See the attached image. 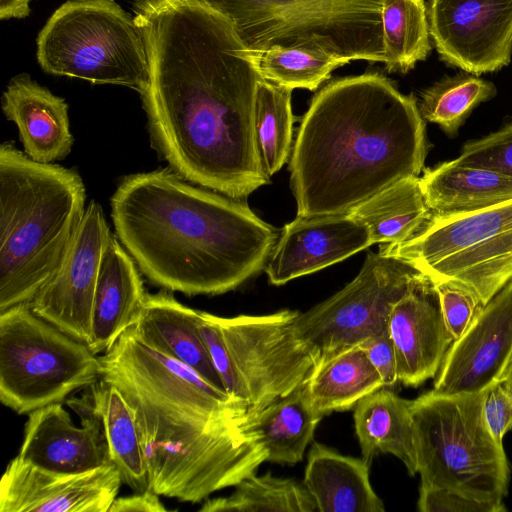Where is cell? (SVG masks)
Masks as SVG:
<instances>
[{
    "label": "cell",
    "mask_w": 512,
    "mask_h": 512,
    "mask_svg": "<svg viewBox=\"0 0 512 512\" xmlns=\"http://www.w3.org/2000/svg\"><path fill=\"white\" fill-rule=\"evenodd\" d=\"M134 20L149 63V131L174 172L237 200L269 183L254 130L261 77L231 24L193 0H139Z\"/></svg>",
    "instance_id": "1"
},
{
    "label": "cell",
    "mask_w": 512,
    "mask_h": 512,
    "mask_svg": "<svg viewBox=\"0 0 512 512\" xmlns=\"http://www.w3.org/2000/svg\"><path fill=\"white\" fill-rule=\"evenodd\" d=\"M99 359L101 378L133 410L149 487L158 495L200 503L267 461L259 437L244 427L245 403L150 348L131 328Z\"/></svg>",
    "instance_id": "2"
},
{
    "label": "cell",
    "mask_w": 512,
    "mask_h": 512,
    "mask_svg": "<svg viewBox=\"0 0 512 512\" xmlns=\"http://www.w3.org/2000/svg\"><path fill=\"white\" fill-rule=\"evenodd\" d=\"M429 143L413 94L379 72L333 79L312 98L292 147L297 216L347 213L419 176Z\"/></svg>",
    "instance_id": "3"
},
{
    "label": "cell",
    "mask_w": 512,
    "mask_h": 512,
    "mask_svg": "<svg viewBox=\"0 0 512 512\" xmlns=\"http://www.w3.org/2000/svg\"><path fill=\"white\" fill-rule=\"evenodd\" d=\"M111 217L140 271L189 296L242 285L265 268L279 235L244 203L167 169L126 177L111 198Z\"/></svg>",
    "instance_id": "4"
},
{
    "label": "cell",
    "mask_w": 512,
    "mask_h": 512,
    "mask_svg": "<svg viewBox=\"0 0 512 512\" xmlns=\"http://www.w3.org/2000/svg\"><path fill=\"white\" fill-rule=\"evenodd\" d=\"M78 173L0 147V313L28 304L63 262L85 214Z\"/></svg>",
    "instance_id": "5"
},
{
    "label": "cell",
    "mask_w": 512,
    "mask_h": 512,
    "mask_svg": "<svg viewBox=\"0 0 512 512\" xmlns=\"http://www.w3.org/2000/svg\"><path fill=\"white\" fill-rule=\"evenodd\" d=\"M224 17L249 50L274 46L329 54L345 64L384 62L381 0H193Z\"/></svg>",
    "instance_id": "6"
},
{
    "label": "cell",
    "mask_w": 512,
    "mask_h": 512,
    "mask_svg": "<svg viewBox=\"0 0 512 512\" xmlns=\"http://www.w3.org/2000/svg\"><path fill=\"white\" fill-rule=\"evenodd\" d=\"M484 393L444 395L431 390L412 400L420 485L503 503L510 469L503 445L485 421Z\"/></svg>",
    "instance_id": "7"
},
{
    "label": "cell",
    "mask_w": 512,
    "mask_h": 512,
    "mask_svg": "<svg viewBox=\"0 0 512 512\" xmlns=\"http://www.w3.org/2000/svg\"><path fill=\"white\" fill-rule=\"evenodd\" d=\"M298 311L219 317L200 311V329L227 393L247 417L287 396L309 376L316 356L294 330Z\"/></svg>",
    "instance_id": "8"
},
{
    "label": "cell",
    "mask_w": 512,
    "mask_h": 512,
    "mask_svg": "<svg viewBox=\"0 0 512 512\" xmlns=\"http://www.w3.org/2000/svg\"><path fill=\"white\" fill-rule=\"evenodd\" d=\"M37 60L53 75L116 84L142 95L149 82L143 36L114 0H69L37 38Z\"/></svg>",
    "instance_id": "9"
},
{
    "label": "cell",
    "mask_w": 512,
    "mask_h": 512,
    "mask_svg": "<svg viewBox=\"0 0 512 512\" xmlns=\"http://www.w3.org/2000/svg\"><path fill=\"white\" fill-rule=\"evenodd\" d=\"M378 253L407 262L432 281L459 282L486 305L512 279V199L474 211L431 214L412 238L382 244Z\"/></svg>",
    "instance_id": "10"
},
{
    "label": "cell",
    "mask_w": 512,
    "mask_h": 512,
    "mask_svg": "<svg viewBox=\"0 0 512 512\" xmlns=\"http://www.w3.org/2000/svg\"><path fill=\"white\" fill-rule=\"evenodd\" d=\"M100 369L86 343L37 316L29 304L0 313V400L17 414L62 403L96 383Z\"/></svg>",
    "instance_id": "11"
},
{
    "label": "cell",
    "mask_w": 512,
    "mask_h": 512,
    "mask_svg": "<svg viewBox=\"0 0 512 512\" xmlns=\"http://www.w3.org/2000/svg\"><path fill=\"white\" fill-rule=\"evenodd\" d=\"M422 275L398 258L369 252L343 289L294 319L297 337L317 361L388 329L395 303Z\"/></svg>",
    "instance_id": "12"
},
{
    "label": "cell",
    "mask_w": 512,
    "mask_h": 512,
    "mask_svg": "<svg viewBox=\"0 0 512 512\" xmlns=\"http://www.w3.org/2000/svg\"><path fill=\"white\" fill-rule=\"evenodd\" d=\"M430 36L448 66L482 75L512 57V0H428Z\"/></svg>",
    "instance_id": "13"
},
{
    "label": "cell",
    "mask_w": 512,
    "mask_h": 512,
    "mask_svg": "<svg viewBox=\"0 0 512 512\" xmlns=\"http://www.w3.org/2000/svg\"><path fill=\"white\" fill-rule=\"evenodd\" d=\"M112 237L101 206L91 201L63 262L28 303L37 316L86 344L99 269Z\"/></svg>",
    "instance_id": "14"
},
{
    "label": "cell",
    "mask_w": 512,
    "mask_h": 512,
    "mask_svg": "<svg viewBox=\"0 0 512 512\" xmlns=\"http://www.w3.org/2000/svg\"><path fill=\"white\" fill-rule=\"evenodd\" d=\"M122 483L114 464L57 473L17 455L1 478L0 512H108Z\"/></svg>",
    "instance_id": "15"
},
{
    "label": "cell",
    "mask_w": 512,
    "mask_h": 512,
    "mask_svg": "<svg viewBox=\"0 0 512 512\" xmlns=\"http://www.w3.org/2000/svg\"><path fill=\"white\" fill-rule=\"evenodd\" d=\"M512 357V279L481 309L449 346L433 390L444 395L485 391Z\"/></svg>",
    "instance_id": "16"
},
{
    "label": "cell",
    "mask_w": 512,
    "mask_h": 512,
    "mask_svg": "<svg viewBox=\"0 0 512 512\" xmlns=\"http://www.w3.org/2000/svg\"><path fill=\"white\" fill-rule=\"evenodd\" d=\"M373 244L368 228L348 213L297 216L284 226L265 265L271 284L283 285Z\"/></svg>",
    "instance_id": "17"
},
{
    "label": "cell",
    "mask_w": 512,
    "mask_h": 512,
    "mask_svg": "<svg viewBox=\"0 0 512 512\" xmlns=\"http://www.w3.org/2000/svg\"><path fill=\"white\" fill-rule=\"evenodd\" d=\"M399 382L417 387L434 378L453 343L432 280L422 274L393 306L388 319Z\"/></svg>",
    "instance_id": "18"
},
{
    "label": "cell",
    "mask_w": 512,
    "mask_h": 512,
    "mask_svg": "<svg viewBox=\"0 0 512 512\" xmlns=\"http://www.w3.org/2000/svg\"><path fill=\"white\" fill-rule=\"evenodd\" d=\"M76 426L62 403L29 413L18 456L39 468L57 473H82L112 464L101 423L90 412L73 408Z\"/></svg>",
    "instance_id": "19"
},
{
    "label": "cell",
    "mask_w": 512,
    "mask_h": 512,
    "mask_svg": "<svg viewBox=\"0 0 512 512\" xmlns=\"http://www.w3.org/2000/svg\"><path fill=\"white\" fill-rule=\"evenodd\" d=\"M2 109L16 124L24 153L32 160L52 163L71 152L73 135L66 101L29 75L20 74L10 81L3 93Z\"/></svg>",
    "instance_id": "20"
},
{
    "label": "cell",
    "mask_w": 512,
    "mask_h": 512,
    "mask_svg": "<svg viewBox=\"0 0 512 512\" xmlns=\"http://www.w3.org/2000/svg\"><path fill=\"white\" fill-rule=\"evenodd\" d=\"M131 329L150 348L183 363L226 391L202 337L200 311L183 305L168 290L146 295Z\"/></svg>",
    "instance_id": "21"
},
{
    "label": "cell",
    "mask_w": 512,
    "mask_h": 512,
    "mask_svg": "<svg viewBox=\"0 0 512 512\" xmlns=\"http://www.w3.org/2000/svg\"><path fill=\"white\" fill-rule=\"evenodd\" d=\"M147 293L134 259L113 236L103 254L92 311L94 354L106 352L137 322Z\"/></svg>",
    "instance_id": "22"
},
{
    "label": "cell",
    "mask_w": 512,
    "mask_h": 512,
    "mask_svg": "<svg viewBox=\"0 0 512 512\" xmlns=\"http://www.w3.org/2000/svg\"><path fill=\"white\" fill-rule=\"evenodd\" d=\"M362 458L342 455L318 442L308 453L303 484L318 512H383V501Z\"/></svg>",
    "instance_id": "23"
},
{
    "label": "cell",
    "mask_w": 512,
    "mask_h": 512,
    "mask_svg": "<svg viewBox=\"0 0 512 512\" xmlns=\"http://www.w3.org/2000/svg\"><path fill=\"white\" fill-rule=\"evenodd\" d=\"M87 388L80 398H70L67 404L72 409H84L99 419L111 462L123 483L135 492L150 489L145 456L130 404L116 385L102 378Z\"/></svg>",
    "instance_id": "24"
},
{
    "label": "cell",
    "mask_w": 512,
    "mask_h": 512,
    "mask_svg": "<svg viewBox=\"0 0 512 512\" xmlns=\"http://www.w3.org/2000/svg\"><path fill=\"white\" fill-rule=\"evenodd\" d=\"M419 180L432 214L474 211L512 199V178L457 159L424 169Z\"/></svg>",
    "instance_id": "25"
},
{
    "label": "cell",
    "mask_w": 512,
    "mask_h": 512,
    "mask_svg": "<svg viewBox=\"0 0 512 512\" xmlns=\"http://www.w3.org/2000/svg\"><path fill=\"white\" fill-rule=\"evenodd\" d=\"M411 400L381 388L360 400L354 409L355 432L362 459L369 465L378 453H390L417 473Z\"/></svg>",
    "instance_id": "26"
},
{
    "label": "cell",
    "mask_w": 512,
    "mask_h": 512,
    "mask_svg": "<svg viewBox=\"0 0 512 512\" xmlns=\"http://www.w3.org/2000/svg\"><path fill=\"white\" fill-rule=\"evenodd\" d=\"M303 386L310 407L323 418L355 407L364 397L383 388V382L357 345L318 360Z\"/></svg>",
    "instance_id": "27"
},
{
    "label": "cell",
    "mask_w": 512,
    "mask_h": 512,
    "mask_svg": "<svg viewBox=\"0 0 512 512\" xmlns=\"http://www.w3.org/2000/svg\"><path fill=\"white\" fill-rule=\"evenodd\" d=\"M321 419L310 407L302 383L287 396L248 416L244 427L259 437L267 450V461L294 465L303 459Z\"/></svg>",
    "instance_id": "28"
},
{
    "label": "cell",
    "mask_w": 512,
    "mask_h": 512,
    "mask_svg": "<svg viewBox=\"0 0 512 512\" xmlns=\"http://www.w3.org/2000/svg\"><path fill=\"white\" fill-rule=\"evenodd\" d=\"M364 224L373 244H397L412 238L431 216L419 176L401 179L347 212Z\"/></svg>",
    "instance_id": "29"
},
{
    "label": "cell",
    "mask_w": 512,
    "mask_h": 512,
    "mask_svg": "<svg viewBox=\"0 0 512 512\" xmlns=\"http://www.w3.org/2000/svg\"><path fill=\"white\" fill-rule=\"evenodd\" d=\"M385 69L406 74L426 60L431 36L425 0H381Z\"/></svg>",
    "instance_id": "30"
},
{
    "label": "cell",
    "mask_w": 512,
    "mask_h": 512,
    "mask_svg": "<svg viewBox=\"0 0 512 512\" xmlns=\"http://www.w3.org/2000/svg\"><path fill=\"white\" fill-rule=\"evenodd\" d=\"M201 512H315V501L303 483L292 479L250 474L227 497L206 499Z\"/></svg>",
    "instance_id": "31"
},
{
    "label": "cell",
    "mask_w": 512,
    "mask_h": 512,
    "mask_svg": "<svg viewBox=\"0 0 512 512\" xmlns=\"http://www.w3.org/2000/svg\"><path fill=\"white\" fill-rule=\"evenodd\" d=\"M292 89L260 79L256 87L254 130L264 172L270 178L292 152Z\"/></svg>",
    "instance_id": "32"
},
{
    "label": "cell",
    "mask_w": 512,
    "mask_h": 512,
    "mask_svg": "<svg viewBox=\"0 0 512 512\" xmlns=\"http://www.w3.org/2000/svg\"><path fill=\"white\" fill-rule=\"evenodd\" d=\"M496 94L497 88L491 81L461 71L425 89L418 107L425 121L437 124L445 134L454 137L471 112Z\"/></svg>",
    "instance_id": "33"
},
{
    "label": "cell",
    "mask_w": 512,
    "mask_h": 512,
    "mask_svg": "<svg viewBox=\"0 0 512 512\" xmlns=\"http://www.w3.org/2000/svg\"><path fill=\"white\" fill-rule=\"evenodd\" d=\"M245 56L258 75L290 89L316 90L329 79L331 72L345 62L326 53L302 48L274 46L266 50H249Z\"/></svg>",
    "instance_id": "34"
},
{
    "label": "cell",
    "mask_w": 512,
    "mask_h": 512,
    "mask_svg": "<svg viewBox=\"0 0 512 512\" xmlns=\"http://www.w3.org/2000/svg\"><path fill=\"white\" fill-rule=\"evenodd\" d=\"M456 159L512 178V122L485 137L466 142Z\"/></svg>",
    "instance_id": "35"
},
{
    "label": "cell",
    "mask_w": 512,
    "mask_h": 512,
    "mask_svg": "<svg viewBox=\"0 0 512 512\" xmlns=\"http://www.w3.org/2000/svg\"><path fill=\"white\" fill-rule=\"evenodd\" d=\"M432 282L440 298L446 326L455 341L462 336L485 305L474 291L459 282Z\"/></svg>",
    "instance_id": "36"
},
{
    "label": "cell",
    "mask_w": 512,
    "mask_h": 512,
    "mask_svg": "<svg viewBox=\"0 0 512 512\" xmlns=\"http://www.w3.org/2000/svg\"><path fill=\"white\" fill-rule=\"evenodd\" d=\"M418 510L421 512H503L504 503L474 499L458 492L420 485Z\"/></svg>",
    "instance_id": "37"
},
{
    "label": "cell",
    "mask_w": 512,
    "mask_h": 512,
    "mask_svg": "<svg viewBox=\"0 0 512 512\" xmlns=\"http://www.w3.org/2000/svg\"><path fill=\"white\" fill-rule=\"evenodd\" d=\"M483 412L495 441L503 445V437L512 428V395L500 381L484 393Z\"/></svg>",
    "instance_id": "38"
},
{
    "label": "cell",
    "mask_w": 512,
    "mask_h": 512,
    "mask_svg": "<svg viewBox=\"0 0 512 512\" xmlns=\"http://www.w3.org/2000/svg\"><path fill=\"white\" fill-rule=\"evenodd\" d=\"M380 375L383 388L392 389L399 383L396 355L388 329L359 344Z\"/></svg>",
    "instance_id": "39"
},
{
    "label": "cell",
    "mask_w": 512,
    "mask_h": 512,
    "mask_svg": "<svg viewBox=\"0 0 512 512\" xmlns=\"http://www.w3.org/2000/svg\"><path fill=\"white\" fill-rule=\"evenodd\" d=\"M160 495L148 489L132 495L116 497L108 512H166Z\"/></svg>",
    "instance_id": "40"
},
{
    "label": "cell",
    "mask_w": 512,
    "mask_h": 512,
    "mask_svg": "<svg viewBox=\"0 0 512 512\" xmlns=\"http://www.w3.org/2000/svg\"><path fill=\"white\" fill-rule=\"evenodd\" d=\"M31 0H0V18H24L30 13Z\"/></svg>",
    "instance_id": "41"
},
{
    "label": "cell",
    "mask_w": 512,
    "mask_h": 512,
    "mask_svg": "<svg viewBox=\"0 0 512 512\" xmlns=\"http://www.w3.org/2000/svg\"><path fill=\"white\" fill-rule=\"evenodd\" d=\"M500 382L504 384V386L512 395V357L501 377Z\"/></svg>",
    "instance_id": "42"
}]
</instances>
